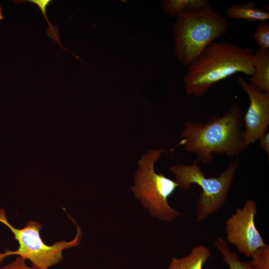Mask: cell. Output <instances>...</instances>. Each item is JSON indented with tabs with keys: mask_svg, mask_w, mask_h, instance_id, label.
I'll use <instances>...</instances> for the list:
<instances>
[{
	"mask_svg": "<svg viewBox=\"0 0 269 269\" xmlns=\"http://www.w3.org/2000/svg\"><path fill=\"white\" fill-rule=\"evenodd\" d=\"M243 118L242 108L235 102L223 115H214L204 123L186 122L178 145L204 164L211 162L215 154L236 156L248 148L243 139Z\"/></svg>",
	"mask_w": 269,
	"mask_h": 269,
	"instance_id": "obj_1",
	"label": "cell"
},
{
	"mask_svg": "<svg viewBox=\"0 0 269 269\" xmlns=\"http://www.w3.org/2000/svg\"><path fill=\"white\" fill-rule=\"evenodd\" d=\"M254 52L234 43L213 42L188 66L183 79L188 95L201 97L219 82L237 73L254 74Z\"/></svg>",
	"mask_w": 269,
	"mask_h": 269,
	"instance_id": "obj_2",
	"label": "cell"
},
{
	"mask_svg": "<svg viewBox=\"0 0 269 269\" xmlns=\"http://www.w3.org/2000/svg\"><path fill=\"white\" fill-rule=\"evenodd\" d=\"M229 24L213 8L176 17L172 26L174 54L182 65L188 66L214 40L226 34Z\"/></svg>",
	"mask_w": 269,
	"mask_h": 269,
	"instance_id": "obj_3",
	"label": "cell"
},
{
	"mask_svg": "<svg viewBox=\"0 0 269 269\" xmlns=\"http://www.w3.org/2000/svg\"><path fill=\"white\" fill-rule=\"evenodd\" d=\"M196 158L191 164H177L169 166L175 176V181L183 191L191 186H199L202 192L196 200L195 209V222L200 223L210 215L217 212L226 202L238 167V157L218 177H206Z\"/></svg>",
	"mask_w": 269,
	"mask_h": 269,
	"instance_id": "obj_4",
	"label": "cell"
},
{
	"mask_svg": "<svg viewBox=\"0 0 269 269\" xmlns=\"http://www.w3.org/2000/svg\"><path fill=\"white\" fill-rule=\"evenodd\" d=\"M164 151L161 149H150L143 154L138 161L131 189L151 216L170 222L181 215L167 201L178 186L174 180L155 171V163Z\"/></svg>",
	"mask_w": 269,
	"mask_h": 269,
	"instance_id": "obj_5",
	"label": "cell"
},
{
	"mask_svg": "<svg viewBox=\"0 0 269 269\" xmlns=\"http://www.w3.org/2000/svg\"><path fill=\"white\" fill-rule=\"evenodd\" d=\"M70 218L76 225L77 234L75 238L69 242L61 241L49 246L40 237V231L42 228V225L30 220L22 229L15 228L8 221L4 210L0 208V223L9 229L14 240L19 244L16 251L5 250L4 253H0V264L4 258L17 255L28 260L31 263L32 267L35 269H48L57 265L63 260V250L78 246L82 238L81 228L73 218Z\"/></svg>",
	"mask_w": 269,
	"mask_h": 269,
	"instance_id": "obj_6",
	"label": "cell"
},
{
	"mask_svg": "<svg viewBox=\"0 0 269 269\" xmlns=\"http://www.w3.org/2000/svg\"><path fill=\"white\" fill-rule=\"evenodd\" d=\"M257 211L256 203L248 199L241 208H236L225 222L226 241L248 257L266 244L255 225Z\"/></svg>",
	"mask_w": 269,
	"mask_h": 269,
	"instance_id": "obj_7",
	"label": "cell"
},
{
	"mask_svg": "<svg viewBox=\"0 0 269 269\" xmlns=\"http://www.w3.org/2000/svg\"><path fill=\"white\" fill-rule=\"evenodd\" d=\"M238 83L248 95L250 104L244 117L243 139L249 146L258 141L267 132L269 125V93L260 90L237 75Z\"/></svg>",
	"mask_w": 269,
	"mask_h": 269,
	"instance_id": "obj_8",
	"label": "cell"
},
{
	"mask_svg": "<svg viewBox=\"0 0 269 269\" xmlns=\"http://www.w3.org/2000/svg\"><path fill=\"white\" fill-rule=\"evenodd\" d=\"M161 4L166 15L170 17L198 13L212 8L207 0H163Z\"/></svg>",
	"mask_w": 269,
	"mask_h": 269,
	"instance_id": "obj_9",
	"label": "cell"
},
{
	"mask_svg": "<svg viewBox=\"0 0 269 269\" xmlns=\"http://www.w3.org/2000/svg\"><path fill=\"white\" fill-rule=\"evenodd\" d=\"M254 74L248 82L269 93V50L258 49L254 53Z\"/></svg>",
	"mask_w": 269,
	"mask_h": 269,
	"instance_id": "obj_10",
	"label": "cell"
},
{
	"mask_svg": "<svg viewBox=\"0 0 269 269\" xmlns=\"http://www.w3.org/2000/svg\"><path fill=\"white\" fill-rule=\"evenodd\" d=\"M211 253L203 245L193 247L190 253L181 258H172L168 269H203Z\"/></svg>",
	"mask_w": 269,
	"mask_h": 269,
	"instance_id": "obj_11",
	"label": "cell"
},
{
	"mask_svg": "<svg viewBox=\"0 0 269 269\" xmlns=\"http://www.w3.org/2000/svg\"><path fill=\"white\" fill-rule=\"evenodd\" d=\"M226 13L230 18L253 22L267 21L269 19V12L265 9L257 7L256 3L253 1H248L243 4H233L227 9Z\"/></svg>",
	"mask_w": 269,
	"mask_h": 269,
	"instance_id": "obj_12",
	"label": "cell"
},
{
	"mask_svg": "<svg viewBox=\"0 0 269 269\" xmlns=\"http://www.w3.org/2000/svg\"><path fill=\"white\" fill-rule=\"evenodd\" d=\"M213 243L221 253L224 262L228 265L229 269H259L251 262L242 261L236 252L230 251L225 240L218 237Z\"/></svg>",
	"mask_w": 269,
	"mask_h": 269,
	"instance_id": "obj_13",
	"label": "cell"
},
{
	"mask_svg": "<svg viewBox=\"0 0 269 269\" xmlns=\"http://www.w3.org/2000/svg\"><path fill=\"white\" fill-rule=\"evenodd\" d=\"M251 263L259 269H269V245L257 249L252 254Z\"/></svg>",
	"mask_w": 269,
	"mask_h": 269,
	"instance_id": "obj_14",
	"label": "cell"
},
{
	"mask_svg": "<svg viewBox=\"0 0 269 269\" xmlns=\"http://www.w3.org/2000/svg\"><path fill=\"white\" fill-rule=\"evenodd\" d=\"M253 37L260 49H269V25L266 21L258 23Z\"/></svg>",
	"mask_w": 269,
	"mask_h": 269,
	"instance_id": "obj_15",
	"label": "cell"
},
{
	"mask_svg": "<svg viewBox=\"0 0 269 269\" xmlns=\"http://www.w3.org/2000/svg\"><path fill=\"white\" fill-rule=\"evenodd\" d=\"M29 1L31 3L36 4L40 9L41 12L43 14L45 19L47 20L49 27L47 31V34L51 38L55 40L60 45L59 32L57 27L53 26L48 21L46 16V10L47 5L50 3V0H23Z\"/></svg>",
	"mask_w": 269,
	"mask_h": 269,
	"instance_id": "obj_16",
	"label": "cell"
},
{
	"mask_svg": "<svg viewBox=\"0 0 269 269\" xmlns=\"http://www.w3.org/2000/svg\"><path fill=\"white\" fill-rule=\"evenodd\" d=\"M25 260L23 258L18 256L14 261L0 269H35L32 266H27Z\"/></svg>",
	"mask_w": 269,
	"mask_h": 269,
	"instance_id": "obj_17",
	"label": "cell"
},
{
	"mask_svg": "<svg viewBox=\"0 0 269 269\" xmlns=\"http://www.w3.org/2000/svg\"><path fill=\"white\" fill-rule=\"evenodd\" d=\"M261 147L269 155V133L267 132L258 140Z\"/></svg>",
	"mask_w": 269,
	"mask_h": 269,
	"instance_id": "obj_18",
	"label": "cell"
},
{
	"mask_svg": "<svg viewBox=\"0 0 269 269\" xmlns=\"http://www.w3.org/2000/svg\"><path fill=\"white\" fill-rule=\"evenodd\" d=\"M3 18V16H2V12H1V7L0 6V20L2 19Z\"/></svg>",
	"mask_w": 269,
	"mask_h": 269,
	"instance_id": "obj_19",
	"label": "cell"
}]
</instances>
